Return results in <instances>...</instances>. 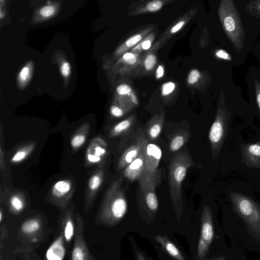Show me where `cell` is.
Here are the masks:
<instances>
[{
  "mask_svg": "<svg viewBox=\"0 0 260 260\" xmlns=\"http://www.w3.org/2000/svg\"><path fill=\"white\" fill-rule=\"evenodd\" d=\"M217 162L225 180H241L260 185V127L253 120L236 126Z\"/></svg>",
  "mask_w": 260,
  "mask_h": 260,
  "instance_id": "6da1fadb",
  "label": "cell"
},
{
  "mask_svg": "<svg viewBox=\"0 0 260 260\" xmlns=\"http://www.w3.org/2000/svg\"><path fill=\"white\" fill-rule=\"evenodd\" d=\"M258 185L241 180H228L221 189L234 212L260 235V203L256 197Z\"/></svg>",
  "mask_w": 260,
  "mask_h": 260,
  "instance_id": "7a4b0ae2",
  "label": "cell"
},
{
  "mask_svg": "<svg viewBox=\"0 0 260 260\" xmlns=\"http://www.w3.org/2000/svg\"><path fill=\"white\" fill-rule=\"evenodd\" d=\"M122 182V178H119L107 189L95 218V224L112 227L125 216L128 206Z\"/></svg>",
  "mask_w": 260,
  "mask_h": 260,
  "instance_id": "3957f363",
  "label": "cell"
},
{
  "mask_svg": "<svg viewBox=\"0 0 260 260\" xmlns=\"http://www.w3.org/2000/svg\"><path fill=\"white\" fill-rule=\"evenodd\" d=\"M236 120V115L226 106H219L208 132L210 156L212 161H217L224 142L230 132L236 126L245 122L253 120Z\"/></svg>",
  "mask_w": 260,
  "mask_h": 260,
  "instance_id": "277c9868",
  "label": "cell"
},
{
  "mask_svg": "<svg viewBox=\"0 0 260 260\" xmlns=\"http://www.w3.org/2000/svg\"><path fill=\"white\" fill-rule=\"evenodd\" d=\"M193 165L190 155L185 151L180 152L172 158L169 171L170 196L174 206L182 204V183L185 178L187 170Z\"/></svg>",
  "mask_w": 260,
  "mask_h": 260,
  "instance_id": "5b68a950",
  "label": "cell"
},
{
  "mask_svg": "<svg viewBox=\"0 0 260 260\" xmlns=\"http://www.w3.org/2000/svg\"><path fill=\"white\" fill-rule=\"evenodd\" d=\"M143 151L145 156V168L139 186L142 188H156L160 182L161 170L159 167L161 157L160 148L151 143L142 133Z\"/></svg>",
  "mask_w": 260,
  "mask_h": 260,
  "instance_id": "8992f818",
  "label": "cell"
},
{
  "mask_svg": "<svg viewBox=\"0 0 260 260\" xmlns=\"http://www.w3.org/2000/svg\"><path fill=\"white\" fill-rule=\"evenodd\" d=\"M219 15L224 31L235 48L240 51L243 47L244 31L233 1H222Z\"/></svg>",
  "mask_w": 260,
  "mask_h": 260,
  "instance_id": "52a82bcc",
  "label": "cell"
},
{
  "mask_svg": "<svg viewBox=\"0 0 260 260\" xmlns=\"http://www.w3.org/2000/svg\"><path fill=\"white\" fill-rule=\"evenodd\" d=\"M18 235L26 244H40L45 240V224L40 216L24 220L18 230Z\"/></svg>",
  "mask_w": 260,
  "mask_h": 260,
  "instance_id": "ba28073f",
  "label": "cell"
},
{
  "mask_svg": "<svg viewBox=\"0 0 260 260\" xmlns=\"http://www.w3.org/2000/svg\"><path fill=\"white\" fill-rule=\"evenodd\" d=\"M75 233L71 260H98L90 252L84 236L85 223L82 216L75 215Z\"/></svg>",
  "mask_w": 260,
  "mask_h": 260,
  "instance_id": "9c48e42d",
  "label": "cell"
},
{
  "mask_svg": "<svg viewBox=\"0 0 260 260\" xmlns=\"http://www.w3.org/2000/svg\"><path fill=\"white\" fill-rule=\"evenodd\" d=\"M201 234L197 248V256L203 259L209 251V246L213 237L212 212L210 207L204 205L201 216Z\"/></svg>",
  "mask_w": 260,
  "mask_h": 260,
  "instance_id": "30bf717a",
  "label": "cell"
},
{
  "mask_svg": "<svg viewBox=\"0 0 260 260\" xmlns=\"http://www.w3.org/2000/svg\"><path fill=\"white\" fill-rule=\"evenodd\" d=\"M73 193V185L69 180L55 182L51 190L50 201L61 209H66Z\"/></svg>",
  "mask_w": 260,
  "mask_h": 260,
  "instance_id": "8fae6325",
  "label": "cell"
},
{
  "mask_svg": "<svg viewBox=\"0 0 260 260\" xmlns=\"http://www.w3.org/2000/svg\"><path fill=\"white\" fill-rule=\"evenodd\" d=\"M104 176L105 170L102 167L94 172L89 179L85 197V213H87L93 206L96 194L103 184Z\"/></svg>",
  "mask_w": 260,
  "mask_h": 260,
  "instance_id": "7c38bea8",
  "label": "cell"
},
{
  "mask_svg": "<svg viewBox=\"0 0 260 260\" xmlns=\"http://www.w3.org/2000/svg\"><path fill=\"white\" fill-rule=\"evenodd\" d=\"M107 154V144L103 139L96 137L88 146L85 154L86 162L89 165L101 163Z\"/></svg>",
  "mask_w": 260,
  "mask_h": 260,
  "instance_id": "4fadbf2b",
  "label": "cell"
},
{
  "mask_svg": "<svg viewBox=\"0 0 260 260\" xmlns=\"http://www.w3.org/2000/svg\"><path fill=\"white\" fill-rule=\"evenodd\" d=\"M154 187L142 188L138 187L137 202L138 206L151 214L156 212L158 208V201Z\"/></svg>",
  "mask_w": 260,
  "mask_h": 260,
  "instance_id": "5bb4252c",
  "label": "cell"
},
{
  "mask_svg": "<svg viewBox=\"0 0 260 260\" xmlns=\"http://www.w3.org/2000/svg\"><path fill=\"white\" fill-rule=\"evenodd\" d=\"M145 160L143 145V149L141 153L123 169L124 177L130 181L137 180L139 182L144 172Z\"/></svg>",
  "mask_w": 260,
  "mask_h": 260,
  "instance_id": "9a60e30c",
  "label": "cell"
},
{
  "mask_svg": "<svg viewBox=\"0 0 260 260\" xmlns=\"http://www.w3.org/2000/svg\"><path fill=\"white\" fill-rule=\"evenodd\" d=\"M75 218H74L73 212L67 210L60 220L59 228L62 234L64 241L68 248H69L75 233Z\"/></svg>",
  "mask_w": 260,
  "mask_h": 260,
  "instance_id": "2e32d148",
  "label": "cell"
},
{
  "mask_svg": "<svg viewBox=\"0 0 260 260\" xmlns=\"http://www.w3.org/2000/svg\"><path fill=\"white\" fill-rule=\"evenodd\" d=\"M142 149V133H141L137 136L136 142L121 155L118 162L117 169L119 170L124 169L141 153Z\"/></svg>",
  "mask_w": 260,
  "mask_h": 260,
  "instance_id": "e0dca14e",
  "label": "cell"
},
{
  "mask_svg": "<svg viewBox=\"0 0 260 260\" xmlns=\"http://www.w3.org/2000/svg\"><path fill=\"white\" fill-rule=\"evenodd\" d=\"M164 122L162 114L154 116L146 127V138L149 141L157 139L161 134Z\"/></svg>",
  "mask_w": 260,
  "mask_h": 260,
  "instance_id": "ac0fdd59",
  "label": "cell"
},
{
  "mask_svg": "<svg viewBox=\"0 0 260 260\" xmlns=\"http://www.w3.org/2000/svg\"><path fill=\"white\" fill-rule=\"evenodd\" d=\"M154 239L175 260H186L181 251L166 236L156 235Z\"/></svg>",
  "mask_w": 260,
  "mask_h": 260,
  "instance_id": "d6986e66",
  "label": "cell"
},
{
  "mask_svg": "<svg viewBox=\"0 0 260 260\" xmlns=\"http://www.w3.org/2000/svg\"><path fill=\"white\" fill-rule=\"evenodd\" d=\"M135 121V117L132 116L118 122L110 129L109 137L114 138L126 133L133 127Z\"/></svg>",
  "mask_w": 260,
  "mask_h": 260,
  "instance_id": "ffe728a7",
  "label": "cell"
},
{
  "mask_svg": "<svg viewBox=\"0 0 260 260\" xmlns=\"http://www.w3.org/2000/svg\"><path fill=\"white\" fill-rule=\"evenodd\" d=\"M189 134L185 131L181 130L177 132L171 138L169 143V150L171 152H175L180 149L187 142Z\"/></svg>",
  "mask_w": 260,
  "mask_h": 260,
  "instance_id": "44dd1931",
  "label": "cell"
},
{
  "mask_svg": "<svg viewBox=\"0 0 260 260\" xmlns=\"http://www.w3.org/2000/svg\"><path fill=\"white\" fill-rule=\"evenodd\" d=\"M88 125L84 124L72 136L70 143L73 148L78 149L85 143L87 138Z\"/></svg>",
  "mask_w": 260,
  "mask_h": 260,
  "instance_id": "7402d4cb",
  "label": "cell"
},
{
  "mask_svg": "<svg viewBox=\"0 0 260 260\" xmlns=\"http://www.w3.org/2000/svg\"><path fill=\"white\" fill-rule=\"evenodd\" d=\"M32 62H28L19 72L17 77V83L20 88H24L29 81L33 70Z\"/></svg>",
  "mask_w": 260,
  "mask_h": 260,
  "instance_id": "603a6c76",
  "label": "cell"
},
{
  "mask_svg": "<svg viewBox=\"0 0 260 260\" xmlns=\"http://www.w3.org/2000/svg\"><path fill=\"white\" fill-rule=\"evenodd\" d=\"M35 145L30 143L24 145L18 149L13 155L11 162L14 164L19 163L24 160L33 151Z\"/></svg>",
  "mask_w": 260,
  "mask_h": 260,
  "instance_id": "cb8c5ba5",
  "label": "cell"
},
{
  "mask_svg": "<svg viewBox=\"0 0 260 260\" xmlns=\"http://www.w3.org/2000/svg\"><path fill=\"white\" fill-rule=\"evenodd\" d=\"M146 34V32H143L134 35L129 37L118 48L116 51V54L120 55L129 48L135 45L136 46V44L141 41Z\"/></svg>",
  "mask_w": 260,
  "mask_h": 260,
  "instance_id": "d4e9b609",
  "label": "cell"
},
{
  "mask_svg": "<svg viewBox=\"0 0 260 260\" xmlns=\"http://www.w3.org/2000/svg\"><path fill=\"white\" fill-rule=\"evenodd\" d=\"M9 205L13 213H20L24 209L25 206L24 197L18 193L13 195L10 199Z\"/></svg>",
  "mask_w": 260,
  "mask_h": 260,
  "instance_id": "484cf974",
  "label": "cell"
},
{
  "mask_svg": "<svg viewBox=\"0 0 260 260\" xmlns=\"http://www.w3.org/2000/svg\"><path fill=\"white\" fill-rule=\"evenodd\" d=\"M56 6L55 5L48 4L42 7L39 10V15L44 19L50 18L56 13Z\"/></svg>",
  "mask_w": 260,
  "mask_h": 260,
  "instance_id": "4316f807",
  "label": "cell"
},
{
  "mask_svg": "<svg viewBox=\"0 0 260 260\" xmlns=\"http://www.w3.org/2000/svg\"><path fill=\"white\" fill-rule=\"evenodd\" d=\"M152 37H146L144 40L141 41L140 43L136 45L133 49V51H139L142 50H146L149 49L152 43Z\"/></svg>",
  "mask_w": 260,
  "mask_h": 260,
  "instance_id": "83f0119b",
  "label": "cell"
},
{
  "mask_svg": "<svg viewBox=\"0 0 260 260\" xmlns=\"http://www.w3.org/2000/svg\"><path fill=\"white\" fill-rule=\"evenodd\" d=\"M156 63V57L153 54H148L145 58L144 62V67L146 71L151 70Z\"/></svg>",
  "mask_w": 260,
  "mask_h": 260,
  "instance_id": "f1b7e54d",
  "label": "cell"
},
{
  "mask_svg": "<svg viewBox=\"0 0 260 260\" xmlns=\"http://www.w3.org/2000/svg\"><path fill=\"white\" fill-rule=\"evenodd\" d=\"M175 88V84L172 81H169L163 84L161 87V95L167 96L172 93Z\"/></svg>",
  "mask_w": 260,
  "mask_h": 260,
  "instance_id": "f546056e",
  "label": "cell"
},
{
  "mask_svg": "<svg viewBox=\"0 0 260 260\" xmlns=\"http://www.w3.org/2000/svg\"><path fill=\"white\" fill-rule=\"evenodd\" d=\"M162 6V2L159 0H155L149 2L146 5V9L151 12L158 11Z\"/></svg>",
  "mask_w": 260,
  "mask_h": 260,
  "instance_id": "4dcf8cb0",
  "label": "cell"
},
{
  "mask_svg": "<svg viewBox=\"0 0 260 260\" xmlns=\"http://www.w3.org/2000/svg\"><path fill=\"white\" fill-rule=\"evenodd\" d=\"M123 61L129 65L135 64L137 61V56L134 53L131 52H125L122 56Z\"/></svg>",
  "mask_w": 260,
  "mask_h": 260,
  "instance_id": "1f68e13d",
  "label": "cell"
},
{
  "mask_svg": "<svg viewBox=\"0 0 260 260\" xmlns=\"http://www.w3.org/2000/svg\"><path fill=\"white\" fill-rule=\"evenodd\" d=\"M201 77L199 71L196 69L192 70L188 75L187 81L190 84H194L197 83Z\"/></svg>",
  "mask_w": 260,
  "mask_h": 260,
  "instance_id": "d6a6232c",
  "label": "cell"
},
{
  "mask_svg": "<svg viewBox=\"0 0 260 260\" xmlns=\"http://www.w3.org/2000/svg\"><path fill=\"white\" fill-rule=\"evenodd\" d=\"M71 66L69 62L64 61L60 66V72L62 77L68 78L71 74Z\"/></svg>",
  "mask_w": 260,
  "mask_h": 260,
  "instance_id": "836d02e7",
  "label": "cell"
},
{
  "mask_svg": "<svg viewBox=\"0 0 260 260\" xmlns=\"http://www.w3.org/2000/svg\"><path fill=\"white\" fill-rule=\"evenodd\" d=\"M110 112L113 116L119 118L125 114V110L118 106L112 105L110 107Z\"/></svg>",
  "mask_w": 260,
  "mask_h": 260,
  "instance_id": "e575fe53",
  "label": "cell"
},
{
  "mask_svg": "<svg viewBox=\"0 0 260 260\" xmlns=\"http://www.w3.org/2000/svg\"><path fill=\"white\" fill-rule=\"evenodd\" d=\"M132 91L131 87L125 84H120L116 88L117 93L122 95L129 94Z\"/></svg>",
  "mask_w": 260,
  "mask_h": 260,
  "instance_id": "d590c367",
  "label": "cell"
},
{
  "mask_svg": "<svg viewBox=\"0 0 260 260\" xmlns=\"http://www.w3.org/2000/svg\"><path fill=\"white\" fill-rule=\"evenodd\" d=\"M215 54L216 56L219 58L226 60H231L232 59L231 56L223 50H218Z\"/></svg>",
  "mask_w": 260,
  "mask_h": 260,
  "instance_id": "8d00e7d4",
  "label": "cell"
},
{
  "mask_svg": "<svg viewBox=\"0 0 260 260\" xmlns=\"http://www.w3.org/2000/svg\"><path fill=\"white\" fill-rule=\"evenodd\" d=\"M185 22L184 20H181L173 26L170 29V32L174 34L179 30L184 25Z\"/></svg>",
  "mask_w": 260,
  "mask_h": 260,
  "instance_id": "74e56055",
  "label": "cell"
},
{
  "mask_svg": "<svg viewBox=\"0 0 260 260\" xmlns=\"http://www.w3.org/2000/svg\"><path fill=\"white\" fill-rule=\"evenodd\" d=\"M164 74V69L162 66L160 65L158 67L156 71L155 77L158 79L161 78Z\"/></svg>",
  "mask_w": 260,
  "mask_h": 260,
  "instance_id": "f35d334b",
  "label": "cell"
},
{
  "mask_svg": "<svg viewBox=\"0 0 260 260\" xmlns=\"http://www.w3.org/2000/svg\"><path fill=\"white\" fill-rule=\"evenodd\" d=\"M0 165L2 169H5L6 168V165L4 160V154L1 146L0 147Z\"/></svg>",
  "mask_w": 260,
  "mask_h": 260,
  "instance_id": "ab89813d",
  "label": "cell"
},
{
  "mask_svg": "<svg viewBox=\"0 0 260 260\" xmlns=\"http://www.w3.org/2000/svg\"><path fill=\"white\" fill-rule=\"evenodd\" d=\"M128 95H129V98H130V100H131V102L134 104H135L136 105H138V104H139L138 100L137 99V98L136 95L135 94V93L133 92V91H132L129 93Z\"/></svg>",
  "mask_w": 260,
  "mask_h": 260,
  "instance_id": "60d3db41",
  "label": "cell"
},
{
  "mask_svg": "<svg viewBox=\"0 0 260 260\" xmlns=\"http://www.w3.org/2000/svg\"><path fill=\"white\" fill-rule=\"evenodd\" d=\"M136 260H147L143 254L138 250L136 252Z\"/></svg>",
  "mask_w": 260,
  "mask_h": 260,
  "instance_id": "b9f144b4",
  "label": "cell"
},
{
  "mask_svg": "<svg viewBox=\"0 0 260 260\" xmlns=\"http://www.w3.org/2000/svg\"><path fill=\"white\" fill-rule=\"evenodd\" d=\"M3 219V213L2 210L0 211V221L2 222Z\"/></svg>",
  "mask_w": 260,
  "mask_h": 260,
  "instance_id": "7bdbcfd3",
  "label": "cell"
},
{
  "mask_svg": "<svg viewBox=\"0 0 260 260\" xmlns=\"http://www.w3.org/2000/svg\"><path fill=\"white\" fill-rule=\"evenodd\" d=\"M214 260H223L222 258H217V259H214Z\"/></svg>",
  "mask_w": 260,
  "mask_h": 260,
  "instance_id": "ee69618b",
  "label": "cell"
},
{
  "mask_svg": "<svg viewBox=\"0 0 260 260\" xmlns=\"http://www.w3.org/2000/svg\"><path fill=\"white\" fill-rule=\"evenodd\" d=\"M258 8L260 10V4L258 6Z\"/></svg>",
  "mask_w": 260,
  "mask_h": 260,
  "instance_id": "f6af8a7d",
  "label": "cell"
},
{
  "mask_svg": "<svg viewBox=\"0 0 260 260\" xmlns=\"http://www.w3.org/2000/svg\"><path fill=\"white\" fill-rule=\"evenodd\" d=\"M29 260H36L35 259H29Z\"/></svg>",
  "mask_w": 260,
  "mask_h": 260,
  "instance_id": "bcb514c9",
  "label": "cell"
}]
</instances>
